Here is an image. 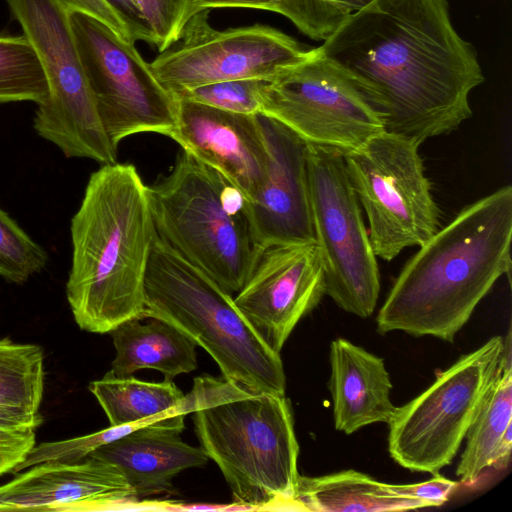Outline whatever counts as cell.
<instances>
[{
    "instance_id": "1",
    "label": "cell",
    "mask_w": 512,
    "mask_h": 512,
    "mask_svg": "<svg viewBox=\"0 0 512 512\" xmlns=\"http://www.w3.org/2000/svg\"><path fill=\"white\" fill-rule=\"evenodd\" d=\"M317 49L378 113L385 132L419 145L470 118L469 95L485 80L448 0H368Z\"/></svg>"
},
{
    "instance_id": "2",
    "label": "cell",
    "mask_w": 512,
    "mask_h": 512,
    "mask_svg": "<svg viewBox=\"0 0 512 512\" xmlns=\"http://www.w3.org/2000/svg\"><path fill=\"white\" fill-rule=\"evenodd\" d=\"M512 187L464 207L404 265L377 317V331L453 342L503 275L510 278Z\"/></svg>"
},
{
    "instance_id": "3",
    "label": "cell",
    "mask_w": 512,
    "mask_h": 512,
    "mask_svg": "<svg viewBox=\"0 0 512 512\" xmlns=\"http://www.w3.org/2000/svg\"><path fill=\"white\" fill-rule=\"evenodd\" d=\"M70 235L66 297L79 328L104 334L144 319L145 274L157 231L148 186L134 165L105 164L90 175Z\"/></svg>"
},
{
    "instance_id": "4",
    "label": "cell",
    "mask_w": 512,
    "mask_h": 512,
    "mask_svg": "<svg viewBox=\"0 0 512 512\" xmlns=\"http://www.w3.org/2000/svg\"><path fill=\"white\" fill-rule=\"evenodd\" d=\"M162 319L201 346L223 377L253 393L285 395L280 353L248 322L234 298L157 234L145 274L144 319Z\"/></svg>"
},
{
    "instance_id": "5",
    "label": "cell",
    "mask_w": 512,
    "mask_h": 512,
    "mask_svg": "<svg viewBox=\"0 0 512 512\" xmlns=\"http://www.w3.org/2000/svg\"><path fill=\"white\" fill-rule=\"evenodd\" d=\"M148 194L159 237L228 293L238 292L262 252L244 195L185 151Z\"/></svg>"
},
{
    "instance_id": "6",
    "label": "cell",
    "mask_w": 512,
    "mask_h": 512,
    "mask_svg": "<svg viewBox=\"0 0 512 512\" xmlns=\"http://www.w3.org/2000/svg\"><path fill=\"white\" fill-rule=\"evenodd\" d=\"M202 450L220 468L233 504L297 510L299 444L285 395L256 393L193 412Z\"/></svg>"
},
{
    "instance_id": "7",
    "label": "cell",
    "mask_w": 512,
    "mask_h": 512,
    "mask_svg": "<svg viewBox=\"0 0 512 512\" xmlns=\"http://www.w3.org/2000/svg\"><path fill=\"white\" fill-rule=\"evenodd\" d=\"M24 36L35 49L49 93L37 105L33 128L67 158L102 165L117 162L87 83L67 9L58 0H6Z\"/></svg>"
},
{
    "instance_id": "8",
    "label": "cell",
    "mask_w": 512,
    "mask_h": 512,
    "mask_svg": "<svg viewBox=\"0 0 512 512\" xmlns=\"http://www.w3.org/2000/svg\"><path fill=\"white\" fill-rule=\"evenodd\" d=\"M419 146L383 131L343 153L349 182L368 217L373 251L386 261L421 246L439 229L440 210Z\"/></svg>"
},
{
    "instance_id": "9",
    "label": "cell",
    "mask_w": 512,
    "mask_h": 512,
    "mask_svg": "<svg viewBox=\"0 0 512 512\" xmlns=\"http://www.w3.org/2000/svg\"><path fill=\"white\" fill-rule=\"evenodd\" d=\"M504 339L494 336L441 371L389 422L388 450L400 466L439 474L456 456L495 376Z\"/></svg>"
},
{
    "instance_id": "10",
    "label": "cell",
    "mask_w": 512,
    "mask_h": 512,
    "mask_svg": "<svg viewBox=\"0 0 512 512\" xmlns=\"http://www.w3.org/2000/svg\"><path fill=\"white\" fill-rule=\"evenodd\" d=\"M307 171L325 295L342 310L368 318L379 298L380 274L343 153L308 143Z\"/></svg>"
},
{
    "instance_id": "11",
    "label": "cell",
    "mask_w": 512,
    "mask_h": 512,
    "mask_svg": "<svg viewBox=\"0 0 512 512\" xmlns=\"http://www.w3.org/2000/svg\"><path fill=\"white\" fill-rule=\"evenodd\" d=\"M67 13L81 66L113 145L138 133L169 136L176 126L177 99L160 84L134 43L90 15Z\"/></svg>"
},
{
    "instance_id": "12",
    "label": "cell",
    "mask_w": 512,
    "mask_h": 512,
    "mask_svg": "<svg viewBox=\"0 0 512 512\" xmlns=\"http://www.w3.org/2000/svg\"><path fill=\"white\" fill-rule=\"evenodd\" d=\"M210 10L194 14L177 41L150 62L160 84L174 97L215 82L272 79L304 59L310 49L286 33L262 24L217 30Z\"/></svg>"
},
{
    "instance_id": "13",
    "label": "cell",
    "mask_w": 512,
    "mask_h": 512,
    "mask_svg": "<svg viewBox=\"0 0 512 512\" xmlns=\"http://www.w3.org/2000/svg\"><path fill=\"white\" fill-rule=\"evenodd\" d=\"M260 113L307 143L342 153L384 131L378 113L317 48L269 80Z\"/></svg>"
},
{
    "instance_id": "14",
    "label": "cell",
    "mask_w": 512,
    "mask_h": 512,
    "mask_svg": "<svg viewBox=\"0 0 512 512\" xmlns=\"http://www.w3.org/2000/svg\"><path fill=\"white\" fill-rule=\"evenodd\" d=\"M325 295V277L315 242L262 250L234 302L248 322L280 353L297 323Z\"/></svg>"
},
{
    "instance_id": "15",
    "label": "cell",
    "mask_w": 512,
    "mask_h": 512,
    "mask_svg": "<svg viewBox=\"0 0 512 512\" xmlns=\"http://www.w3.org/2000/svg\"><path fill=\"white\" fill-rule=\"evenodd\" d=\"M168 137L220 173L247 200H253L262 189L270 154L258 114L177 99L176 126Z\"/></svg>"
},
{
    "instance_id": "16",
    "label": "cell",
    "mask_w": 512,
    "mask_h": 512,
    "mask_svg": "<svg viewBox=\"0 0 512 512\" xmlns=\"http://www.w3.org/2000/svg\"><path fill=\"white\" fill-rule=\"evenodd\" d=\"M270 161L264 185L246 210L258 247L315 242L308 187V143L258 113Z\"/></svg>"
},
{
    "instance_id": "17",
    "label": "cell",
    "mask_w": 512,
    "mask_h": 512,
    "mask_svg": "<svg viewBox=\"0 0 512 512\" xmlns=\"http://www.w3.org/2000/svg\"><path fill=\"white\" fill-rule=\"evenodd\" d=\"M16 474L0 485V511L119 510L142 503L116 466L92 456L42 462Z\"/></svg>"
},
{
    "instance_id": "18",
    "label": "cell",
    "mask_w": 512,
    "mask_h": 512,
    "mask_svg": "<svg viewBox=\"0 0 512 512\" xmlns=\"http://www.w3.org/2000/svg\"><path fill=\"white\" fill-rule=\"evenodd\" d=\"M182 414H169L143 424L106 443L89 456L116 466L131 485L137 498L172 493V479L185 469L202 467L208 457L201 447L181 439Z\"/></svg>"
},
{
    "instance_id": "19",
    "label": "cell",
    "mask_w": 512,
    "mask_h": 512,
    "mask_svg": "<svg viewBox=\"0 0 512 512\" xmlns=\"http://www.w3.org/2000/svg\"><path fill=\"white\" fill-rule=\"evenodd\" d=\"M329 359L335 429L349 435L370 424H389L397 407L384 360L343 338L331 342Z\"/></svg>"
},
{
    "instance_id": "20",
    "label": "cell",
    "mask_w": 512,
    "mask_h": 512,
    "mask_svg": "<svg viewBox=\"0 0 512 512\" xmlns=\"http://www.w3.org/2000/svg\"><path fill=\"white\" fill-rule=\"evenodd\" d=\"M130 319L110 333L116 351L111 364L114 375L131 376L142 369H154L172 380L197 368L196 343L172 324L149 317Z\"/></svg>"
},
{
    "instance_id": "21",
    "label": "cell",
    "mask_w": 512,
    "mask_h": 512,
    "mask_svg": "<svg viewBox=\"0 0 512 512\" xmlns=\"http://www.w3.org/2000/svg\"><path fill=\"white\" fill-rule=\"evenodd\" d=\"M297 511L387 512L432 507L402 491L401 484L379 482L367 474L344 470L318 477L300 476Z\"/></svg>"
},
{
    "instance_id": "22",
    "label": "cell",
    "mask_w": 512,
    "mask_h": 512,
    "mask_svg": "<svg viewBox=\"0 0 512 512\" xmlns=\"http://www.w3.org/2000/svg\"><path fill=\"white\" fill-rule=\"evenodd\" d=\"M512 426V367L510 336L495 376L487 390L479 412L469 428L467 442L456 475L466 485L476 482L489 468L494 467L498 449Z\"/></svg>"
},
{
    "instance_id": "23",
    "label": "cell",
    "mask_w": 512,
    "mask_h": 512,
    "mask_svg": "<svg viewBox=\"0 0 512 512\" xmlns=\"http://www.w3.org/2000/svg\"><path fill=\"white\" fill-rule=\"evenodd\" d=\"M89 390L111 427L167 416L184 396L172 380L146 382L132 376H116L111 370L101 379L90 382Z\"/></svg>"
},
{
    "instance_id": "24",
    "label": "cell",
    "mask_w": 512,
    "mask_h": 512,
    "mask_svg": "<svg viewBox=\"0 0 512 512\" xmlns=\"http://www.w3.org/2000/svg\"><path fill=\"white\" fill-rule=\"evenodd\" d=\"M44 374V354L40 346L0 339V406L39 414Z\"/></svg>"
},
{
    "instance_id": "25",
    "label": "cell",
    "mask_w": 512,
    "mask_h": 512,
    "mask_svg": "<svg viewBox=\"0 0 512 512\" xmlns=\"http://www.w3.org/2000/svg\"><path fill=\"white\" fill-rule=\"evenodd\" d=\"M49 93L42 63L24 36H0V103L31 101L37 105Z\"/></svg>"
},
{
    "instance_id": "26",
    "label": "cell",
    "mask_w": 512,
    "mask_h": 512,
    "mask_svg": "<svg viewBox=\"0 0 512 512\" xmlns=\"http://www.w3.org/2000/svg\"><path fill=\"white\" fill-rule=\"evenodd\" d=\"M48 261L47 251L0 208V277L22 285L43 271Z\"/></svg>"
},
{
    "instance_id": "27",
    "label": "cell",
    "mask_w": 512,
    "mask_h": 512,
    "mask_svg": "<svg viewBox=\"0 0 512 512\" xmlns=\"http://www.w3.org/2000/svg\"><path fill=\"white\" fill-rule=\"evenodd\" d=\"M368 0H282L277 13L314 40H326L342 21Z\"/></svg>"
},
{
    "instance_id": "28",
    "label": "cell",
    "mask_w": 512,
    "mask_h": 512,
    "mask_svg": "<svg viewBox=\"0 0 512 512\" xmlns=\"http://www.w3.org/2000/svg\"><path fill=\"white\" fill-rule=\"evenodd\" d=\"M268 82L256 78L215 82L184 91L175 98L234 113L258 114Z\"/></svg>"
},
{
    "instance_id": "29",
    "label": "cell",
    "mask_w": 512,
    "mask_h": 512,
    "mask_svg": "<svg viewBox=\"0 0 512 512\" xmlns=\"http://www.w3.org/2000/svg\"><path fill=\"white\" fill-rule=\"evenodd\" d=\"M152 421L154 420L117 427L109 426V428L85 436L61 441L43 442L39 445H35L26 459L15 469L14 473L21 472L33 465L47 461L68 463L81 461L98 447L118 439L135 428Z\"/></svg>"
},
{
    "instance_id": "30",
    "label": "cell",
    "mask_w": 512,
    "mask_h": 512,
    "mask_svg": "<svg viewBox=\"0 0 512 512\" xmlns=\"http://www.w3.org/2000/svg\"><path fill=\"white\" fill-rule=\"evenodd\" d=\"M159 52L177 41L191 18L192 0H136Z\"/></svg>"
},
{
    "instance_id": "31",
    "label": "cell",
    "mask_w": 512,
    "mask_h": 512,
    "mask_svg": "<svg viewBox=\"0 0 512 512\" xmlns=\"http://www.w3.org/2000/svg\"><path fill=\"white\" fill-rule=\"evenodd\" d=\"M193 383L192 390L184 395L179 404L172 410L174 414L186 416L200 409L256 394L223 376L218 378L201 375L194 378Z\"/></svg>"
},
{
    "instance_id": "32",
    "label": "cell",
    "mask_w": 512,
    "mask_h": 512,
    "mask_svg": "<svg viewBox=\"0 0 512 512\" xmlns=\"http://www.w3.org/2000/svg\"><path fill=\"white\" fill-rule=\"evenodd\" d=\"M35 445L34 429L13 431L0 428V476L14 472Z\"/></svg>"
},
{
    "instance_id": "33",
    "label": "cell",
    "mask_w": 512,
    "mask_h": 512,
    "mask_svg": "<svg viewBox=\"0 0 512 512\" xmlns=\"http://www.w3.org/2000/svg\"><path fill=\"white\" fill-rule=\"evenodd\" d=\"M124 23L128 38L154 44L151 31L136 0H105Z\"/></svg>"
},
{
    "instance_id": "34",
    "label": "cell",
    "mask_w": 512,
    "mask_h": 512,
    "mask_svg": "<svg viewBox=\"0 0 512 512\" xmlns=\"http://www.w3.org/2000/svg\"><path fill=\"white\" fill-rule=\"evenodd\" d=\"M428 481L416 484H401L402 491L412 497L428 502L432 507L443 505L458 483L440 474Z\"/></svg>"
},
{
    "instance_id": "35",
    "label": "cell",
    "mask_w": 512,
    "mask_h": 512,
    "mask_svg": "<svg viewBox=\"0 0 512 512\" xmlns=\"http://www.w3.org/2000/svg\"><path fill=\"white\" fill-rule=\"evenodd\" d=\"M68 11H79L90 15L113 29L128 41L126 27L105 0H58Z\"/></svg>"
},
{
    "instance_id": "36",
    "label": "cell",
    "mask_w": 512,
    "mask_h": 512,
    "mask_svg": "<svg viewBox=\"0 0 512 512\" xmlns=\"http://www.w3.org/2000/svg\"><path fill=\"white\" fill-rule=\"evenodd\" d=\"M282 0H192V16L203 10L247 8L276 12ZM191 16V17H192Z\"/></svg>"
},
{
    "instance_id": "37",
    "label": "cell",
    "mask_w": 512,
    "mask_h": 512,
    "mask_svg": "<svg viewBox=\"0 0 512 512\" xmlns=\"http://www.w3.org/2000/svg\"><path fill=\"white\" fill-rule=\"evenodd\" d=\"M43 422L41 414L31 415L0 406V428L5 430L36 429Z\"/></svg>"
}]
</instances>
